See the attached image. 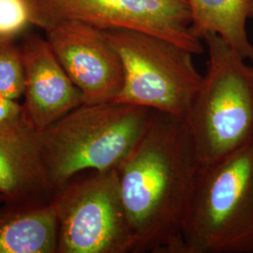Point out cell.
<instances>
[{
  "instance_id": "cell-1",
  "label": "cell",
  "mask_w": 253,
  "mask_h": 253,
  "mask_svg": "<svg viewBox=\"0 0 253 253\" xmlns=\"http://www.w3.org/2000/svg\"><path fill=\"white\" fill-rule=\"evenodd\" d=\"M198 164L185 119L153 110L117 168L134 253H184L182 220Z\"/></svg>"
},
{
  "instance_id": "cell-2",
  "label": "cell",
  "mask_w": 253,
  "mask_h": 253,
  "mask_svg": "<svg viewBox=\"0 0 253 253\" xmlns=\"http://www.w3.org/2000/svg\"><path fill=\"white\" fill-rule=\"evenodd\" d=\"M152 111L117 101L82 103L41 132V160L54 192L81 172L117 169Z\"/></svg>"
},
{
  "instance_id": "cell-3",
  "label": "cell",
  "mask_w": 253,
  "mask_h": 253,
  "mask_svg": "<svg viewBox=\"0 0 253 253\" xmlns=\"http://www.w3.org/2000/svg\"><path fill=\"white\" fill-rule=\"evenodd\" d=\"M181 235L184 253H253V142L198 164Z\"/></svg>"
},
{
  "instance_id": "cell-4",
  "label": "cell",
  "mask_w": 253,
  "mask_h": 253,
  "mask_svg": "<svg viewBox=\"0 0 253 253\" xmlns=\"http://www.w3.org/2000/svg\"><path fill=\"white\" fill-rule=\"evenodd\" d=\"M202 40L207 73L185 123L198 163H208L253 142V68L216 34Z\"/></svg>"
},
{
  "instance_id": "cell-5",
  "label": "cell",
  "mask_w": 253,
  "mask_h": 253,
  "mask_svg": "<svg viewBox=\"0 0 253 253\" xmlns=\"http://www.w3.org/2000/svg\"><path fill=\"white\" fill-rule=\"evenodd\" d=\"M123 64V85L113 101L186 118L204 76L193 54L163 39L132 29L103 30Z\"/></svg>"
},
{
  "instance_id": "cell-6",
  "label": "cell",
  "mask_w": 253,
  "mask_h": 253,
  "mask_svg": "<svg viewBox=\"0 0 253 253\" xmlns=\"http://www.w3.org/2000/svg\"><path fill=\"white\" fill-rule=\"evenodd\" d=\"M57 253H134L117 169L83 172L54 194Z\"/></svg>"
},
{
  "instance_id": "cell-7",
  "label": "cell",
  "mask_w": 253,
  "mask_h": 253,
  "mask_svg": "<svg viewBox=\"0 0 253 253\" xmlns=\"http://www.w3.org/2000/svg\"><path fill=\"white\" fill-rule=\"evenodd\" d=\"M32 25L46 30L62 21L78 20L102 30L124 28L162 37L202 54V40L190 30L187 0H26Z\"/></svg>"
},
{
  "instance_id": "cell-8",
  "label": "cell",
  "mask_w": 253,
  "mask_h": 253,
  "mask_svg": "<svg viewBox=\"0 0 253 253\" xmlns=\"http://www.w3.org/2000/svg\"><path fill=\"white\" fill-rule=\"evenodd\" d=\"M45 32L59 63L81 91L84 103L117 98L123 85V64L102 29L78 20H67Z\"/></svg>"
},
{
  "instance_id": "cell-9",
  "label": "cell",
  "mask_w": 253,
  "mask_h": 253,
  "mask_svg": "<svg viewBox=\"0 0 253 253\" xmlns=\"http://www.w3.org/2000/svg\"><path fill=\"white\" fill-rule=\"evenodd\" d=\"M19 47L25 82L23 106L32 126L41 133L84 103L83 95L46 39L29 34Z\"/></svg>"
},
{
  "instance_id": "cell-10",
  "label": "cell",
  "mask_w": 253,
  "mask_h": 253,
  "mask_svg": "<svg viewBox=\"0 0 253 253\" xmlns=\"http://www.w3.org/2000/svg\"><path fill=\"white\" fill-rule=\"evenodd\" d=\"M40 155V133L0 139V196L4 206L34 207L54 199Z\"/></svg>"
},
{
  "instance_id": "cell-11",
  "label": "cell",
  "mask_w": 253,
  "mask_h": 253,
  "mask_svg": "<svg viewBox=\"0 0 253 253\" xmlns=\"http://www.w3.org/2000/svg\"><path fill=\"white\" fill-rule=\"evenodd\" d=\"M57 244L54 199L41 206L0 208V253H55Z\"/></svg>"
},
{
  "instance_id": "cell-12",
  "label": "cell",
  "mask_w": 253,
  "mask_h": 253,
  "mask_svg": "<svg viewBox=\"0 0 253 253\" xmlns=\"http://www.w3.org/2000/svg\"><path fill=\"white\" fill-rule=\"evenodd\" d=\"M190 30L200 40L208 33L220 37L245 60L253 62V44L247 22L253 18V0H187Z\"/></svg>"
},
{
  "instance_id": "cell-13",
  "label": "cell",
  "mask_w": 253,
  "mask_h": 253,
  "mask_svg": "<svg viewBox=\"0 0 253 253\" xmlns=\"http://www.w3.org/2000/svg\"><path fill=\"white\" fill-rule=\"evenodd\" d=\"M25 90L20 47L13 40L0 39V96L18 100Z\"/></svg>"
},
{
  "instance_id": "cell-14",
  "label": "cell",
  "mask_w": 253,
  "mask_h": 253,
  "mask_svg": "<svg viewBox=\"0 0 253 253\" xmlns=\"http://www.w3.org/2000/svg\"><path fill=\"white\" fill-rule=\"evenodd\" d=\"M35 132L24 106L16 100L0 96V139L18 138Z\"/></svg>"
},
{
  "instance_id": "cell-15",
  "label": "cell",
  "mask_w": 253,
  "mask_h": 253,
  "mask_svg": "<svg viewBox=\"0 0 253 253\" xmlns=\"http://www.w3.org/2000/svg\"><path fill=\"white\" fill-rule=\"evenodd\" d=\"M32 25L26 0H0V39L13 40Z\"/></svg>"
},
{
  "instance_id": "cell-16",
  "label": "cell",
  "mask_w": 253,
  "mask_h": 253,
  "mask_svg": "<svg viewBox=\"0 0 253 253\" xmlns=\"http://www.w3.org/2000/svg\"><path fill=\"white\" fill-rule=\"evenodd\" d=\"M4 205V202H3V200H2V198H1V196H0V208H1V205Z\"/></svg>"
}]
</instances>
